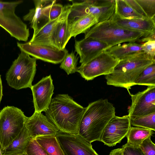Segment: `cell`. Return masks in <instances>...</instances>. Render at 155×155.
Instances as JSON below:
<instances>
[{
	"mask_svg": "<svg viewBox=\"0 0 155 155\" xmlns=\"http://www.w3.org/2000/svg\"><path fill=\"white\" fill-rule=\"evenodd\" d=\"M75 52L80 58L81 65H84L109 48L106 43L91 38L75 41Z\"/></svg>",
	"mask_w": 155,
	"mask_h": 155,
	"instance_id": "ac0fdd59",
	"label": "cell"
},
{
	"mask_svg": "<svg viewBox=\"0 0 155 155\" xmlns=\"http://www.w3.org/2000/svg\"><path fill=\"white\" fill-rule=\"evenodd\" d=\"M23 2L0 1V26L12 37L19 41H26L30 35L29 29L15 13L16 7Z\"/></svg>",
	"mask_w": 155,
	"mask_h": 155,
	"instance_id": "ba28073f",
	"label": "cell"
},
{
	"mask_svg": "<svg viewBox=\"0 0 155 155\" xmlns=\"http://www.w3.org/2000/svg\"><path fill=\"white\" fill-rule=\"evenodd\" d=\"M31 90L35 112L41 113L48 108L54 94V86L51 75L42 78L32 85Z\"/></svg>",
	"mask_w": 155,
	"mask_h": 155,
	"instance_id": "5bb4252c",
	"label": "cell"
},
{
	"mask_svg": "<svg viewBox=\"0 0 155 155\" xmlns=\"http://www.w3.org/2000/svg\"><path fill=\"white\" fill-rule=\"evenodd\" d=\"M31 139L25 126L12 143L4 150L3 155H13L25 152L27 146Z\"/></svg>",
	"mask_w": 155,
	"mask_h": 155,
	"instance_id": "7402d4cb",
	"label": "cell"
},
{
	"mask_svg": "<svg viewBox=\"0 0 155 155\" xmlns=\"http://www.w3.org/2000/svg\"><path fill=\"white\" fill-rule=\"evenodd\" d=\"M3 152L2 150V146L0 142V155H3Z\"/></svg>",
	"mask_w": 155,
	"mask_h": 155,
	"instance_id": "f35d334b",
	"label": "cell"
},
{
	"mask_svg": "<svg viewBox=\"0 0 155 155\" xmlns=\"http://www.w3.org/2000/svg\"><path fill=\"white\" fill-rule=\"evenodd\" d=\"M55 137L65 155H99L91 143L78 134L59 131Z\"/></svg>",
	"mask_w": 155,
	"mask_h": 155,
	"instance_id": "30bf717a",
	"label": "cell"
},
{
	"mask_svg": "<svg viewBox=\"0 0 155 155\" xmlns=\"http://www.w3.org/2000/svg\"><path fill=\"white\" fill-rule=\"evenodd\" d=\"M56 0H34L35 7L29 10V12L24 16L23 19L28 21L30 27L34 30L33 34L47 23L49 21V9Z\"/></svg>",
	"mask_w": 155,
	"mask_h": 155,
	"instance_id": "e0dca14e",
	"label": "cell"
},
{
	"mask_svg": "<svg viewBox=\"0 0 155 155\" xmlns=\"http://www.w3.org/2000/svg\"><path fill=\"white\" fill-rule=\"evenodd\" d=\"M140 6L147 18L155 19V0H136Z\"/></svg>",
	"mask_w": 155,
	"mask_h": 155,
	"instance_id": "4dcf8cb0",
	"label": "cell"
},
{
	"mask_svg": "<svg viewBox=\"0 0 155 155\" xmlns=\"http://www.w3.org/2000/svg\"><path fill=\"white\" fill-rule=\"evenodd\" d=\"M152 130L138 127H131L126 136L127 143L128 145L140 147L143 141L154 133Z\"/></svg>",
	"mask_w": 155,
	"mask_h": 155,
	"instance_id": "cb8c5ba5",
	"label": "cell"
},
{
	"mask_svg": "<svg viewBox=\"0 0 155 155\" xmlns=\"http://www.w3.org/2000/svg\"><path fill=\"white\" fill-rule=\"evenodd\" d=\"M125 1L137 13L145 18H147L146 14L136 0H125Z\"/></svg>",
	"mask_w": 155,
	"mask_h": 155,
	"instance_id": "d590c367",
	"label": "cell"
},
{
	"mask_svg": "<svg viewBox=\"0 0 155 155\" xmlns=\"http://www.w3.org/2000/svg\"><path fill=\"white\" fill-rule=\"evenodd\" d=\"M85 109L68 94H59L52 99L45 112L46 116L60 131L78 134Z\"/></svg>",
	"mask_w": 155,
	"mask_h": 155,
	"instance_id": "7a4b0ae2",
	"label": "cell"
},
{
	"mask_svg": "<svg viewBox=\"0 0 155 155\" xmlns=\"http://www.w3.org/2000/svg\"><path fill=\"white\" fill-rule=\"evenodd\" d=\"M143 52L155 59V39H152L142 44Z\"/></svg>",
	"mask_w": 155,
	"mask_h": 155,
	"instance_id": "836d02e7",
	"label": "cell"
},
{
	"mask_svg": "<svg viewBox=\"0 0 155 155\" xmlns=\"http://www.w3.org/2000/svg\"><path fill=\"white\" fill-rule=\"evenodd\" d=\"M2 86L1 78V75H0V104L2 99Z\"/></svg>",
	"mask_w": 155,
	"mask_h": 155,
	"instance_id": "74e56055",
	"label": "cell"
},
{
	"mask_svg": "<svg viewBox=\"0 0 155 155\" xmlns=\"http://www.w3.org/2000/svg\"><path fill=\"white\" fill-rule=\"evenodd\" d=\"M110 19L118 25L123 28L144 32L150 35H155V19H122L115 14Z\"/></svg>",
	"mask_w": 155,
	"mask_h": 155,
	"instance_id": "d6986e66",
	"label": "cell"
},
{
	"mask_svg": "<svg viewBox=\"0 0 155 155\" xmlns=\"http://www.w3.org/2000/svg\"><path fill=\"white\" fill-rule=\"evenodd\" d=\"M109 155H123L122 148H119L112 150Z\"/></svg>",
	"mask_w": 155,
	"mask_h": 155,
	"instance_id": "8d00e7d4",
	"label": "cell"
},
{
	"mask_svg": "<svg viewBox=\"0 0 155 155\" xmlns=\"http://www.w3.org/2000/svg\"><path fill=\"white\" fill-rule=\"evenodd\" d=\"M114 14L122 19L146 18L135 11L125 0H115Z\"/></svg>",
	"mask_w": 155,
	"mask_h": 155,
	"instance_id": "484cf974",
	"label": "cell"
},
{
	"mask_svg": "<svg viewBox=\"0 0 155 155\" xmlns=\"http://www.w3.org/2000/svg\"><path fill=\"white\" fill-rule=\"evenodd\" d=\"M130 95L132 103L128 115L130 118L155 113V86H148L144 91Z\"/></svg>",
	"mask_w": 155,
	"mask_h": 155,
	"instance_id": "4fadbf2b",
	"label": "cell"
},
{
	"mask_svg": "<svg viewBox=\"0 0 155 155\" xmlns=\"http://www.w3.org/2000/svg\"><path fill=\"white\" fill-rule=\"evenodd\" d=\"M150 136L145 139L140 146L145 155H155V145Z\"/></svg>",
	"mask_w": 155,
	"mask_h": 155,
	"instance_id": "1f68e13d",
	"label": "cell"
},
{
	"mask_svg": "<svg viewBox=\"0 0 155 155\" xmlns=\"http://www.w3.org/2000/svg\"><path fill=\"white\" fill-rule=\"evenodd\" d=\"M154 35L123 28L110 18L92 26L85 33L84 38L100 41L107 44L110 48L124 42L143 43L147 38Z\"/></svg>",
	"mask_w": 155,
	"mask_h": 155,
	"instance_id": "277c9868",
	"label": "cell"
},
{
	"mask_svg": "<svg viewBox=\"0 0 155 155\" xmlns=\"http://www.w3.org/2000/svg\"><path fill=\"white\" fill-rule=\"evenodd\" d=\"M105 51L113 57L120 60L143 52L142 44L134 42H128L122 45L119 44L109 48Z\"/></svg>",
	"mask_w": 155,
	"mask_h": 155,
	"instance_id": "ffe728a7",
	"label": "cell"
},
{
	"mask_svg": "<svg viewBox=\"0 0 155 155\" xmlns=\"http://www.w3.org/2000/svg\"><path fill=\"white\" fill-rule=\"evenodd\" d=\"M27 155V154H26V153L25 152V153H23L20 154H17V155Z\"/></svg>",
	"mask_w": 155,
	"mask_h": 155,
	"instance_id": "ab89813d",
	"label": "cell"
},
{
	"mask_svg": "<svg viewBox=\"0 0 155 155\" xmlns=\"http://www.w3.org/2000/svg\"><path fill=\"white\" fill-rule=\"evenodd\" d=\"M60 16L56 19L49 21L33 34L29 42L32 43L53 47L51 44L50 37L54 27L59 20Z\"/></svg>",
	"mask_w": 155,
	"mask_h": 155,
	"instance_id": "603a6c76",
	"label": "cell"
},
{
	"mask_svg": "<svg viewBox=\"0 0 155 155\" xmlns=\"http://www.w3.org/2000/svg\"><path fill=\"white\" fill-rule=\"evenodd\" d=\"M135 85L155 86V63L145 68L138 75L134 81Z\"/></svg>",
	"mask_w": 155,
	"mask_h": 155,
	"instance_id": "4316f807",
	"label": "cell"
},
{
	"mask_svg": "<svg viewBox=\"0 0 155 155\" xmlns=\"http://www.w3.org/2000/svg\"><path fill=\"white\" fill-rule=\"evenodd\" d=\"M122 148L123 155H145L140 147L130 145L127 143Z\"/></svg>",
	"mask_w": 155,
	"mask_h": 155,
	"instance_id": "e575fe53",
	"label": "cell"
},
{
	"mask_svg": "<svg viewBox=\"0 0 155 155\" xmlns=\"http://www.w3.org/2000/svg\"><path fill=\"white\" fill-rule=\"evenodd\" d=\"M115 115V108L107 99H100L85 108L78 127V134L91 143L101 141L103 131Z\"/></svg>",
	"mask_w": 155,
	"mask_h": 155,
	"instance_id": "6da1fadb",
	"label": "cell"
},
{
	"mask_svg": "<svg viewBox=\"0 0 155 155\" xmlns=\"http://www.w3.org/2000/svg\"><path fill=\"white\" fill-rule=\"evenodd\" d=\"M71 5L63 6L59 20L54 27L50 37L52 46L60 50L65 49L68 42L71 38L69 31L68 15Z\"/></svg>",
	"mask_w": 155,
	"mask_h": 155,
	"instance_id": "2e32d148",
	"label": "cell"
},
{
	"mask_svg": "<svg viewBox=\"0 0 155 155\" xmlns=\"http://www.w3.org/2000/svg\"><path fill=\"white\" fill-rule=\"evenodd\" d=\"M131 127L128 115L122 117L115 116L105 127L100 141L109 147L115 146L126 136Z\"/></svg>",
	"mask_w": 155,
	"mask_h": 155,
	"instance_id": "7c38bea8",
	"label": "cell"
},
{
	"mask_svg": "<svg viewBox=\"0 0 155 155\" xmlns=\"http://www.w3.org/2000/svg\"><path fill=\"white\" fill-rule=\"evenodd\" d=\"M155 63V59L143 52L120 60L112 73L106 75L107 85L127 89L129 93L134 81L147 67Z\"/></svg>",
	"mask_w": 155,
	"mask_h": 155,
	"instance_id": "3957f363",
	"label": "cell"
},
{
	"mask_svg": "<svg viewBox=\"0 0 155 155\" xmlns=\"http://www.w3.org/2000/svg\"><path fill=\"white\" fill-rule=\"evenodd\" d=\"M18 47L23 51L37 59L54 64L61 63L68 51L65 48L60 50L54 47L40 45L30 43H24L18 42Z\"/></svg>",
	"mask_w": 155,
	"mask_h": 155,
	"instance_id": "8fae6325",
	"label": "cell"
},
{
	"mask_svg": "<svg viewBox=\"0 0 155 155\" xmlns=\"http://www.w3.org/2000/svg\"><path fill=\"white\" fill-rule=\"evenodd\" d=\"M35 139L49 155H65L55 136H43Z\"/></svg>",
	"mask_w": 155,
	"mask_h": 155,
	"instance_id": "d4e9b609",
	"label": "cell"
},
{
	"mask_svg": "<svg viewBox=\"0 0 155 155\" xmlns=\"http://www.w3.org/2000/svg\"><path fill=\"white\" fill-rule=\"evenodd\" d=\"M37 59L21 51L6 75L8 85L17 90L30 88L36 74Z\"/></svg>",
	"mask_w": 155,
	"mask_h": 155,
	"instance_id": "5b68a950",
	"label": "cell"
},
{
	"mask_svg": "<svg viewBox=\"0 0 155 155\" xmlns=\"http://www.w3.org/2000/svg\"><path fill=\"white\" fill-rule=\"evenodd\" d=\"M130 119L131 125L155 131V113Z\"/></svg>",
	"mask_w": 155,
	"mask_h": 155,
	"instance_id": "83f0119b",
	"label": "cell"
},
{
	"mask_svg": "<svg viewBox=\"0 0 155 155\" xmlns=\"http://www.w3.org/2000/svg\"><path fill=\"white\" fill-rule=\"evenodd\" d=\"M63 6L59 3H54L50 7L48 12L49 21L57 18L61 15Z\"/></svg>",
	"mask_w": 155,
	"mask_h": 155,
	"instance_id": "d6a6232c",
	"label": "cell"
},
{
	"mask_svg": "<svg viewBox=\"0 0 155 155\" xmlns=\"http://www.w3.org/2000/svg\"><path fill=\"white\" fill-rule=\"evenodd\" d=\"M68 19L70 23L76 18L92 15L96 16L98 22L109 19L115 13V0L71 1Z\"/></svg>",
	"mask_w": 155,
	"mask_h": 155,
	"instance_id": "52a82bcc",
	"label": "cell"
},
{
	"mask_svg": "<svg viewBox=\"0 0 155 155\" xmlns=\"http://www.w3.org/2000/svg\"><path fill=\"white\" fill-rule=\"evenodd\" d=\"M25 126L31 138L43 136H56L59 131L57 127L41 113L35 112L27 117Z\"/></svg>",
	"mask_w": 155,
	"mask_h": 155,
	"instance_id": "9a60e30c",
	"label": "cell"
},
{
	"mask_svg": "<svg viewBox=\"0 0 155 155\" xmlns=\"http://www.w3.org/2000/svg\"><path fill=\"white\" fill-rule=\"evenodd\" d=\"M75 52H71L66 54L61 63L60 68L64 70L68 75L77 72V67L79 57L75 55Z\"/></svg>",
	"mask_w": 155,
	"mask_h": 155,
	"instance_id": "f1b7e54d",
	"label": "cell"
},
{
	"mask_svg": "<svg viewBox=\"0 0 155 155\" xmlns=\"http://www.w3.org/2000/svg\"><path fill=\"white\" fill-rule=\"evenodd\" d=\"M120 60L104 51L86 64L78 67L77 72L87 81L98 76L112 73Z\"/></svg>",
	"mask_w": 155,
	"mask_h": 155,
	"instance_id": "9c48e42d",
	"label": "cell"
},
{
	"mask_svg": "<svg viewBox=\"0 0 155 155\" xmlns=\"http://www.w3.org/2000/svg\"><path fill=\"white\" fill-rule=\"evenodd\" d=\"M27 117L14 106L5 107L0 111V142L3 152L23 129Z\"/></svg>",
	"mask_w": 155,
	"mask_h": 155,
	"instance_id": "8992f818",
	"label": "cell"
},
{
	"mask_svg": "<svg viewBox=\"0 0 155 155\" xmlns=\"http://www.w3.org/2000/svg\"><path fill=\"white\" fill-rule=\"evenodd\" d=\"M98 18L92 15L75 19L69 24V31L72 37H75L81 33H85L91 28L98 23Z\"/></svg>",
	"mask_w": 155,
	"mask_h": 155,
	"instance_id": "44dd1931",
	"label": "cell"
},
{
	"mask_svg": "<svg viewBox=\"0 0 155 155\" xmlns=\"http://www.w3.org/2000/svg\"><path fill=\"white\" fill-rule=\"evenodd\" d=\"M27 155H49L46 150L35 139H31L26 147Z\"/></svg>",
	"mask_w": 155,
	"mask_h": 155,
	"instance_id": "f546056e",
	"label": "cell"
}]
</instances>
